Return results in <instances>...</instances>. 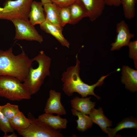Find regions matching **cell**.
I'll list each match as a JSON object with an SVG mask.
<instances>
[{
	"instance_id": "cell-1",
	"label": "cell",
	"mask_w": 137,
	"mask_h": 137,
	"mask_svg": "<svg viewBox=\"0 0 137 137\" xmlns=\"http://www.w3.org/2000/svg\"><path fill=\"white\" fill-rule=\"evenodd\" d=\"M76 58L75 65L68 67L62 75L61 80L63 83V90L68 96H72L74 93L77 92L82 97L93 95L100 99V97L95 94L94 89L96 87L101 85L105 78L109 75L101 76L96 83L93 85L85 83L79 76L80 62L78 59V54H76Z\"/></svg>"
},
{
	"instance_id": "cell-2",
	"label": "cell",
	"mask_w": 137,
	"mask_h": 137,
	"mask_svg": "<svg viewBox=\"0 0 137 137\" xmlns=\"http://www.w3.org/2000/svg\"><path fill=\"white\" fill-rule=\"evenodd\" d=\"M33 62L23 51L15 55L12 47L5 51L0 49V76H13L23 82Z\"/></svg>"
},
{
	"instance_id": "cell-3",
	"label": "cell",
	"mask_w": 137,
	"mask_h": 137,
	"mask_svg": "<svg viewBox=\"0 0 137 137\" xmlns=\"http://www.w3.org/2000/svg\"><path fill=\"white\" fill-rule=\"evenodd\" d=\"M32 59L38 64L37 67L30 68L23 83L31 95L39 90L46 77L50 74V68L51 59L43 50Z\"/></svg>"
},
{
	"instance_id": "cell-4",
	"label": "cell",
	"mask_w": 137,
	"mask_h": 137,
	"mask_svg": "<svg viewBox=\"0 0 137 137\" xmlns=\"http://www.w3.org/2000/svg\"><path fill=\"white\" fill-rule=\"evenodd\" d=\"M31 95L23 83L14 77L0 76V96L12 101L29 99Z\"/></svg>"
},
{
	"instance_id": "cell-5",
	"label": "cell",
	"mask_w": 137,
	"mask_h": 137,
	"mask_svg": "<svg viewBox=\"0 0 137 137\" xmlns=\"http://www.w3.org/2000/svg\"><path fill=\"white\" fill-rule=\"evenodd\" d=\"M30 121L29 126L24 130L17 131L23 137H63V134L29 113L28 117Z\"/></svg>"
},
{
	"instance_id": "cell-6",
	"label": "cell",
	"mask_w": 137,
	"mask_h": 137,
	"mask_svg": "<svg viewBox=\"0 0 137 137\" xmlns=\"http://www.w3.org/2000/svg\"><path fill=\"white\" fill-rule=\"evenodd\" d=\"M33 0H6L4 4L3 20L28 19Z\"/></svg>"
},
{
	"instance_id": "cell-7",
	"label": "cell",
	"mask_w": 137,
	"mask_h": 137,
	"mask_svg": "<svg viewBox=\"0 0 137 137\" xmlns=\"http://www.w3.org/2000/svg\"><path fill=\"white\" fill-rule=\"evenodd\" d=\"M15 28L14 39L35 41L41 43L43 39L28 19H14L10 20Z\"/></svg>"
},
{
	"instance_id": "cell-8",
	"label": "cell",
	"mask_w": 137,
	"mask_h": 137,
	"mask_svg": "<svg viewBox=\"0 0 137 137\" xmlns=\"http://www.w3.org/2000/svg\"><path fill=\"white\" fill-rule=\"evenodd\" d=\"M116 32L115 42L111 44L112 51L118 50L123 46H128L130 39L134 36V34L130 32L128 25L124 20L117 24Z\"/></svg>"
},
{
	"instance_id": "cell-9",
	"label": "cell",
	"mask_w": 137,
	"mask_h": 137,
	"mask_svg": "<svg viewBox=\"0 0 137 137\" xmlns=\"http://www.w3.org/2000/svg\"><path fill=\"white\" fill-rule=\"evenodd\" d=\"M61 94L54 90H50L49 96L44 109L45 113H55L58 115L65 114L66 111L61 101Z\"/></svg>"
},
{
	"instance_id": "cell-10",
	"label": "cell",
	"mask_w": 137,
	"mask_h": 137,
	"mask_svg": "<svg viewBox=\"0 0 137 137\" xmlns=\"http://www.w3.org/2000/svg\"><path fill=\"white\" fill-rule=\"evenodd\" d=\"M86 11L88 17L92 21L102 14L106 5L104 0H78Z\"/></svg>"
},
{
	"instance_id": "cell-11",
	"label": "cell",
	"mask_w": 137,
	"mask_h": 137,
	"mask_svg": "<svg viewBox=\"0 0 137 137\" xmlns=\"http://www.w3.org/2000/svg\"><path fill=\"white\" fill-rule=\"evenodd\" d=\"M121 81L126 88L132 92L137 90V71L127 66L122 67Z\"/></svg>"
},
{
	"instance_id": "cell-12",
	"label": "cell",
	"mask_w": 137,
	"mask_h": 137,
	"mask_svg": "<svg viewBox=\"0 0 137 137\" xmlns=\"http://www.w3.org/2000/svg\"><path fill=\"white\" fill-rule=\"evenodd\" d=\"M40 27L42 30L54 37L62 46L69 48L70 43L63 35V28L46 20L40 25Z\"/></svg>"
},
{
	"instance_id": "cell-13",
	"label": "cell",
	"mask_w": 137,
	"mask_h": 137,
	"mask_svg": "<svg viewBox=\"0 0 137 137\" xmlns=\"http://www.w3.org/2000/svg\"><path fill=\"white\" fill-rule=\"evenodd\" d=\"M43 4L41 2L33 1L31 4L29 15V21L34 26L40 25L46 20Z\"/></svg>"
},
{
	"instance_id": "cell-14",
	"label": "cell",
	"mask_w": 137,
	"mask_h": 137,
	"mask_svg": "<svg viewBox=\"0 0 137 137\" xmlns=\"http://www.w3.org/2000/svg\"><path fill=\"white\" fill-rule=\"evenodd\" d=\"M38 118L56 130L65 129L67 127V120L58 115L55 116L53 114L45 113L39 115Z\"/></svg>"
},
{
	"instance_id": "cell-15",
	"label": "cell",
	"mask_w": 137,
	"mask_h": 137,
	"mask_svg": "<svg viewBox=\"0 0 137 137\" xmlns=\"http://www.w3.org/2000/svg\"><path fill=\"white\" fill-rule=\"evenodd\" d=\"M89 114L92 122L97 125L103 131L108 134L107 128L112 126V122L104 115L102 108L99 107L97 109L94 108Z\"/></svg>"
},
{
	"instance_id": "cell-16",
	"label": "cell",
	"mask_w": 137,
	"mask_h": 137,
	"mask_svg": "<svg viewBox=\"0 0 137 137\" xmlns=\"http://www.w3.org/2000/svg\"><path fill=\"white\" fill-rule=\"evenodd\" d=\"M91 97L80 98L74 97L70 101L73 108L85 114H89L92 109L95 107V102L91 101Z\"/></svg>"
},
{
	"instance_id": "cell-17",
	"label": "cell",
	"mask_w": 137,
	"mask_h": 137,
	"mask_svg": "<svg viewBox=\"0 0 137 137\" xmlns=\"http://www.w3.org/2000/svg\"><path fill=\"white\" fill-rule=\"evenodd\" d=\"M43 7L46 14L45 20L62 28L61 26L59 19L60 7L52 3L44 4Z\"/></svg>"
},
{
	"instance_id": "cell-18",
	"label": "cell",
	"mask_w": 137,
	"mask_h": 137,
	"mask_svg": "<svg viewBox=\"0 0 137 137\" xmlns=\"http://www.w3.org/2000/svg\"><path fill=\"white\" fill-rule=\"evenodd\" d=\"M70 15V24H75L85 17H88L87 13L78 1L69 6Z\"/></svg>"
},
{
	"instance_id": "cell-19",
	"label": "cell",
	"mask_w": 137,
	"mask_h": 137,
	"mask_svg": "<svg viewBox=\"0 0 137 137\" xmlns=\"http://www.w3.org/2000/svg\"><path fill=\"white\" fill-rule=\"evenodd\" d=\"M128 128H137V120L136 118L132 117L125 118L117 124V126L114 128L108 127L107 134L109 137H114L118 131Z\"/></svg>"
},
{
	"instance_id": "cell-20",
	"label": "cell",
	"mask_w": 137,
	"mask_h": 137,
	"mask_svg": "<svg viewBox=\"0 0 137 137\" xmlns=\"http://www.w3.org/2000/svg\"><path fill=\"white\" fill-rule=\"evenodd\" d=\"M71 111L73 115L78 117L76 121L77 123L76 129L79 131L84 132L92 127L93 122L89 116L73 108Z\"/></svg>"
},
{
	"instance_id": "cell-21",
	"label": "cell",
	"mask_w": 137,
	"mask_h": 137,
	"mask_svg": "<svg viewBox=\"0 0 137 137\" xmlns=\"http://www.w3.org/2000/svg\"><path fill=\"white\" fill-rule=\"evenodd\" d=\"M9 121L11 127L16 131L26 129L30 124V119L21 112Z\"/></svg>"
},
{
	"instance_id": "cell-22",
	"label": "cell",
	"mask_w": 137,
	"mask_h": 137,
	"mask_svg": "<svg viewBox=\"0 0 137 137\" xmlns=\"http://www.w3.org/2000/svg\"><path fill=\"white\" fill-rule=\"evenodd\" d=\"M125 18L128 19L134 18L135 14V5L137 0H120Z\"/></svg>"
},
{
	"instance_id": "cell-23",
	"label": "cell",
	"mask_w": 137,
	"mask_h": 137,
	"mask_svg": "<svg viewBox=\"0 0 137 137\" xmlns=\"http://www.w3.org/2000/svg\"><path fill=\"white\" fill-rule=\"evenodd\" d=\"M0 109L9 120L21 112L18 105L9 103H7L4 105H0Z\"/></svg>"
},
{
	"instance_id": "cell-24",
	"label": "cell",
	"mask_w": 137,
	"mask_h": 137,
	"mask_svg": "<svg viewBox=\"0 0 137 137\" xmlns=\"http://www.w3.org/2000/svg\"><path fill=\"white\" fill-rule=\"evenodd\" d=\"M59 15L60 25L62 27L66 24H70V15L69 6L60 7Z\"/></svg>"
},
{
	"instance_id": "cell-25",
	"label": "cell",
	"mask_w": 137,
	"mask_h": 137,
	"mask_svg": "<svg viewBox=\"0 0 137 137\" xmlns=\"http://www.w3.org/2000/svg\"><path fill=\"white\" fill-rule=\"evenodd\" d=\"M0 130L5 135L9 132H14V130L10 124L9 119L5 116L0 109Z\"/></svg>"
},
{
	"instance_id": "cell-26",
	"label": "cell",
	"mask_w": 137,
	"mask_h": 137,
	"mask_svg": "<svg viewBox=\"0 0 137 137\" xmlns=\"http://www.w3.org/2000/svg\"><path fill=\"white\" fill-rule=\"evenodd\" d=\"M129 48V56L133 59L135 68L137 66V40L130 42L128 45Z\"/></svg>"
},
{
	"instance_id": "cell-27",
	"label": "cell",
	"mask_w": 137,
	"mask_h": 137,
	"mask_svg": "<svg viewBox=\"0 0 137 137\" xmlns=\"http://www.w3.org/2000/svg\"><path fill=\"white\" fill-rule=\"evenodd\" d=\"M50 0L51 3H54L60 7L69 6L78 1V0Z\"/></svg>"
},
{
	"instance_id": "cell-28",
	"label": "cell",
	"mask_w": 137,
	"mask_h": 137,
	"mask_svg": "<svg viewBox=\"0 0 137 137\" xmlns=\"http://www.w3.org/2000/svg\"><path fill=\"white\" fill-rule=\"evenodd\" d=\"M105 4L109 6L118 7L121 5L120 0H104Z\"/></svg>"
},
{
	"instance_id": "cell-29",
	"label": "cell",
	"mask_w": 137,
	"mask_h": 137,
	"mask_svg": "<svg viewBox=\"0 0 137 137\" xmlns=\"http://www.w3.org/2000/svg\"><path fill=\"white\" fill-rule=\"evenodd\" d=\"M4 137H17V135L14 132H12V133L10 135L7 134L4 135Z\"/></svg>"
},
{
	"instance_id": "cell-30",
	"label": "cell",
	"mask_w": 137,
	"mask_h": 137,
	"mask_svg": "<svg viewBox=\"0 0 137 137\" xmlns=\"http://www.w3.org/2000/svg\"><path fill=\"white\" fill-rule=\"evenodd\" d=\"M3 8L0 7V19H2L3 14Z\"/></svg>"
},
{
	"instance_id": "cell-31",
	"label": "cell",
	"mask_w": 137,
	"mask_h": 137,
	"mask_svg": "<svg viewBox=\"0 0 137 137\" xmlns=\"http://www.w3.org/2000/svg\"><path fill=\"white\" fill-rule=\"evenodd\" d=\"M41 2L44 4L49 3H51L50 0H41Z\"/></svg>"
}]
</instances>
